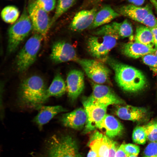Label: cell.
Listing matches in <instances>:
<instances>
[{
  "instance_id": "6da1fadb",
  "label": "cell",
  "mask_w": 157,
  "mask_h": 157,
  "mask_svg": "<svg viewBox=\"0 0 157 157\" xmlns=\"http://www.w3.org/2000/svg\"><path fill=\"white\" fill-rule=\"evenodd\" d=\"M47 88L44 81L39 76L34 75L25 78L18 88V104L24 108L37 110L48 99Z\"/></svg>"
},
{
  "instance_id": "7a4b0ae2",
  "label": "cell",
  "mask_w": 157,
  "mask_h": 157,
  "mask_svg": "<svg viewBox=\"0 0 157 157\" xmlns=\"http://www.w3.org/2000/svg\"><path fill=\"white\" fill-rule=\"evenodd\" d=\"M103 61L113 70L115 80L124 91L135 93L141 91L146 87V77L140 70L108 56Z\"/></svg>"
},
{
  "instance_id": "3957f363",
  "label": "cell",
  "mask_w": 157,
  "mask_h": 157,
  "mask_svg": "<svg viewBox=\"0 0 157 157\" xmlns=\"http://www.w3.org/2000/svg\"><path fill=\"white\" fill-rule=\"evenodd\" d=\"M49 141L44 157H81L76 143L72 137L54 135Z\"/></svg>"
},
{
  "instance_id": "277c9868",
  "label": "cell",
  "mask_w": 157,
  "mask_h": 157,
  "mask_svg": "<svg viewBox=\"0 0 157 157\" xmlns=\"http://www.w3.org/2000/svg\"><path fill=\"white\" fill-rule=\"evenodd\" d=\"M33 28L28 11L24 9L21 16L8 31L7 51L14 52Z\"/></svg>"
},
{
  "instance_id": "5b68a950",
  "label": "cell",
  "mask_w": 157,
  "mask_h": 157,
  "mask_svg": "<svg viewBox=\"0 0 157 157\" xmlns=\"http://www.w3.org/2000/svg\"><path fill=\"white\" fill-rule=\"evenodd\" d=\"M43 38L36 33L27 40L17 56L16 68L19 72L26 71L35 62Z\"/></svg>"
},
{
  "instance_id": "8992f818",
  "label": "cell",
  "mask_w": 157,
  "mask_h": 157,
  "mask_svg": "<svg viewBox=\"0 0 157 157\" xmlns=\"http://www.w3.org/2000/svg\"><path fill=\"white\" fill-rule=\"evenodd\" d=\"M118 39L111 35H93L87 40L88 50L93 57L104 60L108 56L110 51L116 46Z\"/></svg>"
},
{
  "instance_id": "52a82bcc",
  "label": "cell",
  "mask_w": 157,
  "mask_h": 157,
  "mask_svg": "<svg viewBox=\"0 0 157 157\" xmlns=\"http://www.w3.org/2000/svg\"><path fill=\"white\" fill-rule=\"evenodd\" d=\"M87 76L96 83H104L108 80L110 73L105 63L97 60L78 58L76 61Z\"/></svg>"
},
{
  "instance_id": "ba28073f",
  "label": "cell",
  "mask_w": 157,
  "mask_h": 157,
  "mask_svg": "<svg viewBox=\"0 0 157 157\" xmlns=\"http://www.w3.org/2000/svg\"><path fill=\"white\" fill-rule=\"evenodd\" d=\"M82 104L87 116L84 131L86 133L96 129L97 125L107 114V107L98 103L91 96L84 98Z\"/></svg>"
},
{
  "instance_id": "9c48e42d",
  "label": "cell",
  "mask_w": 157,
  "mask_h": 157,
  "mask_svg": "<svg viewBox=\"0 0 157 157\" xmlns=\"http://www.w3.org/2000/svg\"><path fill=\"white\" fill-rule=\"evenodd\" d=\"M28 12L33 29L43 38H46L51 26V20L47 13L37 6L34 2L28 5Z\"/></svg>"
},
{
  "instance_id": "30bf717a",
  "label": "cell",
  "mask_w": 157,
  "mask_h": 157,
  "mask_svg": "<svg viewBox=\"0 0 157 157\" xmlns=\"http://www.w3.org/2000/svg\"><path fill=\"white\" fill-rule=\"evenodd\" d=\"M50 58L52 62L56 64L70 61L76 62L78 58L72 45L63 41H57L53 43Z\"/></svg>"
},
{
  "instance_id": "8fae6325",
  "label": "cell",
  "mask_w": 157,
  "mask_h": 157,
  "mask_svg": "<svg viewBox=\"0 0 157 157\" xmlns=\"http://www.w3.org/2000/svg\"><path fill=\"white\" fill-rule=\"evenodd\" d=\"M133 33L131 24L125 19L121 22H113L100 27L94 32L93 35H111L119 39L131 37Z\"/></svg>"
},
{
  "instance_id": "7c38bea8",
  "label": "cell",
  "mask_w": 157,
  "mask_h": 157,
  "mask_svg": "<svg viewBox=\"0 0 157 157\" xmlns=\"http://www.w3.org/2000/svg\"><path fill=\"white\" fill-rule=\"evenodd\" d=\"M90 95L98 103L107 107L111 105H121L125 102L109 87L101 84H94Z\"/></svg>"
},
{
  "instance_id": "4fadbf2b",
  "label": "cell",
  "mask_w": 157,
  "mask_h": 157,
  "mask_svg": "<svg viewBox=\"0 0 157 157\" xmlns=\"http://www.w3.org/2000/svg\"><path fill=\"white\" fill-rule=\"evenodd\" d=\"M84 75L80 70L74 69L68 73L66 79V91L72 100L76 99L84 88Z\"/></svg>"
},
{
  "instance_id": "5bb4252c",
  "label": "cell",
  "mask_w": 157,
  "mask_h": 157,
  "mask_svg": "<svg viewBox=\"0 0 157 157\" xmlns=\"http://www.w3.org/2000/svg\"><path fill=\"white\" fill-rule=\"evenodd\" d=\"M97 11V7H94L77 12L70 24V29L74 31L80 32L89 28L93 23Z\"/></svg>"
},
{
  "instance_id": "9a60e30c",
  "label": "cell",
  "mask_w": 157,
  "mask_h": 157,
  "mask_svg": "<svg viewBox=\"0 0 157 157\" xmlns=\"http://www.w3.org/2000/svg\"><path fill=\"white\" fill-rule=\"evenodd\" d=\"M113 141L96 131L91 136L88 145L91 149L97 153L98 157H108L109 149Z\"/></svg>"
},
{
  "instance_id": "2e32d148",
  "label": "cell",
  "mask_w": 157,
  "mask_h": 157,
  "mask_svg": "<svg viewBox=\"0 0 157 157\" xmlns=\"http://www.w3.org/2000/svg\"><path fill=\"white\" fill-rule=\"evenodd\" d=\"M60 120L65 126L74 129H79L85 126L87 116L84 108H79L63 114L61 117Z\"/></svg>"
},
{
  "instance_id": "e0dca14e",
  "label": "cell",
  "mask_w": 157,
  "mask_h": 157,
  "mask_svg": "<svg viewBox=\"0 0 157 157\" xmlns=\"http://www.w3.org/2000/svg\"><path fill=\"white\" fill-rule=\"evenodd\" d=\"M151 10V6L149 4L141 7L131 4L119 7L116 10L120 15L141 23Z\"/></svg>"
},
{
  "instance_id": "ac0fdd59",
  "label": "cell",
  "mask_w": 157,
  "mask_h": 157,
  "mask_svg": "<svg viewBox=\"0 0 157 157\" xmlns=\"http://www.w3.org/2000/svg\"><path fill=\"white\" fill-rule=\"evenodd\" d=\"M38 113L34 117L33 122L41 129L43 126L48 123L58 114L66 111L65 108L61 106H46L42 105L37 109Z\"/></svg>"
},
{
  "instance_id": "d6986e66",
  "label": "cell",
  "mask_w": 157,
  "mask_h": 157,
  "mask_svg": "<svg viewBox=\"0 0 157 157\" xmlns=\"http://www.w3.org/2000/svg\"><path fill=\"white\" fill-rule=\"evenodd\" d=\"M117 116L121 119L133 122L144 120L147 115V110L143 107L127 105L118 107L115 112Z\"/></svg>"
},
{
  "instance_id": "ffe728a7",
  "label": "cell",
  "mask_w": 157,
  "mask_h": 157,
  "mask_svg": "<svg viewBox=\"0 0 157 157\" xmlns=\"http://www.w3.org/2000/svg\"><path fill=\"white\" fill-rule=\"evenodd\" d=\"M96 128L104 130L106 135L110 138L120 135L124 129L123 125L117 118L107 114L97 125Z\"/></svg>"
},
{
  "instance_id": "44dd1931",
  "label": "cell",
  "mask_w": 157,
  "mask_h": 157,
  "mask_svg": "<svg viewBox=\"0 0 157 157\" xmlns=\"http://www.w3.org/2000/svg\"><path fill=\"white\" fill-rule=\"evenodd\" d=\"M121 51L125 56L133 58H138L150 53H154L155 50L151 48L136 42H130L123 44Z\"/></svg>"
},
{
  "instance_id": "7402d4cb",
  "label": "cell",
  "mask_w": 157,
  "mask_h": 157,
  "mask_svg": "<svg viewBox=\"0 0 157 157\" xmlns=\"http://www.w3.org/2000/svg\"><path fill=\"white\" fill-rule=\"evenodd\" d=\"M120 15L109 5H105L98 10L93 23L88 29H94L108 24Z\"/></svg>"
},
{
  "instance_id": "603a6c76",
  "label": "cell",
  "mask_w": 157,
  "mask_h": 157,
  "mask_svg": "<svg viewBox=\"0 0 157 157\" xmlns=\"http://www.w3.org/2000/svg\"><path fill=\"white\" fill-rule=\"evenodd\" d=\"M66 90V85L61 75L57 74L49 87L47 88V95L48 99L51 97H61Z\"/></svg>"
},
{
  "instance_id": "cb8c5ba5",
  "label": "cell",
  "mask_w": 157,
  "mask_h": 157,
  "mask_svg": "<svg viewBox=\"0 0 157 157\" xmlns=\"http://www.w3.org/2000/svg\"><path fill=\"white\" fill-rule=\"evenodd\" d=\"M135 41L154 48V44L152 33L149 28L145 26H140L136 29Z\"/></svg>"
},
{
  "instance_id": "d4e9b609",
  "label": "cell",
  "mask_w": 157,
  "mask_h": 157,
  "mask_svg": "<svg viewBox=\"0 0 157 157\" xmlns=\"http://www.w3.org/2000/svg\"><path fill=\"white\" fill-rule=\"evenodd\" d=\"M1 17L5 22L13 24L18 19L19 12L18 9L13 6H8L5 7L1 12Z\"/></svg>"
},
{
  "instance_id": "484cf974",
  "label": "cell",
  "mask_w": 157,
  "mask_h": 157,
  "mask_svg": "<svg viewBox=\"0 0 157 157\" xmlns=\"http://www.w3.org/2000/svg\"><path fill=\"white\" fill-rule=\"evenodd\" d=\"M76 0H58L54 14L51 20V26L74 4Z\"/></svg>"
},
{
  "instance_id": "4316f807",
  "label": "cell",
  "mask_w": 157,
  "mask_h": 157,
  "mask_svg": "<svg viewBox=\"0 0 157 157\" xmlns=\"http://www.w3.org/2000/svg\"><path fill=\"white\" fill-rule=\"evenodd\" d=\"M143 126L147 139L151 142H157V122L152 121Z\"/></svg>"
},
{
  "instance_id": "83f0119b",
  "label": "cell",
  "mask_w": 157,
  "mask_h": 157,
  "mask_svg": "<svg viewBox=\"0 0 157 157\" xmlns=\"http://www.w3.org/2000/svg\"><path fill=\"white\" fill-rule=\"evenodd\" d=\"M132 138L133 142L138 144H144L146 143L147 137L143 126H138L133 131Z\"/></svg>"
},
{
  "instance_id": "f1b7e54d",
  "label": "cell",
  "mask_w": 157,
  "mask_h": 157,
  "mask_svg": "<svg viewBox=\"0 0 157 157\" xmlns=\"http://www.w3.org/2000/svg\"><path fill=\"white\" fill-rule=\"evenodd\" d=\"M142 59L144 63L157 74V56L154 53L149 54L143 56Z\"/></svg>"
},
{
  "instance_id": "f546056e",
  "label": "cell",
  "mask_w": 157,
  "mask_h": 157,
  "mask_svg": "<svg viewBox=\"0 0 157 157\" xmlns=\"http://www.w3.org/2000/svg\"><path fill=\"white\" fill-rule=\"evenodd\" d=\"M36 4L47 13L53 10L55 8L56 0H36Z\"/></svg>"
},
{
  "instance_id": "4dcf8cb0",
  "label": "cell",
  "mask_w": 157,
  "mask_h": 157,
  "mask_svg": "<svg viewBox=\"0 0 157 157\" xmlns=\"http://www.w3.org/2000/svg\"><path fill=\"white\" fill-rule=\"evenodd\" d=\"M157 156V142H151L146 147L143 157H156Z\"/></svg>"
},
{
  "instance_id": "1f68e13d",
  "label": "cell",
  "mask_w": 157,
  "mask_h": 157,
  "mask_svg": "<svg viewBox=\"0 0 157 157\" xmlns=\"http://www.w3.org/2000/svg\"><path fill=\"white\" fill-rule=\"evenodd\" d=\"M141 23L149 28L157 27V19L151 10L147 15Z\"/></svg>"
},
{
  "instance_id": "d6a6232c",
  "label": "cell",
  "mask_w": 157,
  "mask_h": 157,
  "mask_svg": "<svg viewBox=\"0 0 157 157\" xmlns=\"http://www.w3.org/2000/svg\"><path fill=\"white\" fill-rule=\"evenodd\" d=\"M124 149L128 155H134L137 156L140 151V147L136 144L129 143L123 144Z\"/></svg>"
},
{
  "instance_id": "836d02e7",
  "label": "cell",
  "mask_w": 157,
  "mask_h": 157,
  "mask_svg": "<svg viewBox=\"0 0 157 157\" xmlns=\"http://www.w3.org/2000/svg\"><path fill=\"white\" fill-rule=\"evenodd\" d=\"M119 147L117 143L113 141L109 149L108 157H115L116 151Z\"/></svg>"
},
{
  "instance_id": "e575fe53",
  "label": "cell",
  "mask_w": 157,
  "mask_h": 157,
  "mask_svg": "<svg viewBox=\"0 0 157 157\" xmlns=\"http://www.w3.org/2000/svg\"><path fill=\"white\" fill-rule=\"evenodd\" d=\"M123 148V143L119 147L116 151L115 157H129Z\"/></svg>"
},
{
  "instance_id": "d590c367",
  "label": "cell",
  "mask_w": 157,
  "mask_h": 157,
  "mask_svg": "<svg viewBox=\"0 0 157 157\" xmlns=\"http://www.w3.org/2000/svg\"><path fill=\"white\" fill-rule=\"evenodd\" d=\"M153 34L154 42V49L155 51L157 49V27L150 28Z\"/></svg>"
},
{
  "instance_id": "8d00e7d4",
  "label": "cell",
  "mask_w": 157,
  "mask_h": 157,
  "mask_svg": "<svg viewBox=\"0 0 157 157\" xmlns=\"http://www.w3.org/2000/svg\"><path fill=\"white\" fill-rule=\"evenodd\" d=\"M146 0H128V1L131 4L140 6L144 3Z\"/></svg>"
},
{
  "instance_id": "74e56055",
  "label": "cell",
  "mask_w": 157,
  "mask_h": 157,
  "mask_svg": "<svg viewBox=\"0 0 157 157\" xmlns=\"http://www.w3.org/2000/svg\"><path fill=\"white\" fill-rule=\"evenodd\" d=\"M87 157H98V156L95 152L90 149L88 154Z\"/></svg>"
},
{
  "instance_id": "f35d334b",
  "label": "cell",
  "mask_w": 157,
  "mask_h": 157,
  "mask_svg": "<svg viewBox=\"0 0 157 157\" xmlns=\"http://www.w3.org/2000/svg\"><path fill=\"white\" fill-rule=\"evenodd\" d=\"M154 6L157 14V0H149Z\"/></svg>"
},
{
  "instance_id": "ab89813d",
  "label": "cell",
  "mask_w": 157,
  "mask_h": 157,
  "mask_svg": "<svg viewBox=\"0 0 157 157\" xmlns=\"http://www.w3.org/2000/svg\"><path fill=\"white\" fill-rule=\"evenodd\" d=\"M104 0H90V2L91 4H95L104 1Z\"/></svg>"
},
{
  "instance_id": "60d3db41",
  "label": "cell",
  "mask_w": 157,
  "mask_h": 157,
  "mask_svg": "<svg viewBox=\"0 0 157 157\" xmlns=\"http://www.w3.org/2000/svg\"><path fill=\"white\" fill-rule=\"evenodd\" d=\"M129 157H137V156L134 155L129 156Z\"/></svg>"
},
{
  "instance_id": "b9f144b4",
  "label": "cell",
  "mask_w": 157,
  "mask_h": 157,
  "mask_svg": "<svg viewBox=\"0 0 157 157\" xmlns=\"http://www.w3.org/2000/svg\"><path fill=\"white\" fill-rule=\"evenodd\" d=\"M154 54L157 56V49L154 52Z\"/></svg>"
},
{
  "instance_id": "7bdbcfd3",
  "label": "cell",
  "mask_w": 157,
  "mask_h": 157,
  "mask_svg": "<svg viewBox=\"0 0 157 157\" xmlns=\"http://www.w3.org/2000/svg\"><path fill=\"white\" fill-rule=\"evenodd\" d=\"M156 157H157V156H156Z\"/></svg>"
}]
</instances>
